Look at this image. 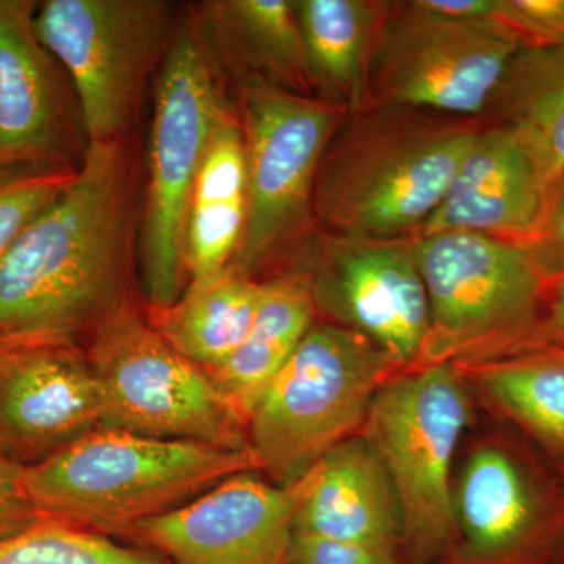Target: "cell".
Segmentation results:
<instances>
[{
  "label": "cell",
  "mask_w": 564,
  "mask_h": 564,
  "mask_svg": "<svg viewBox=\"0 0 564 564\" xmlns=\"http://www.w3.org/2000/svg\"><path fill=\"white\" fill-rule=\"evenodd\" d=\"M141 204L132 139L90 143L68 188L0 261V340L79 344L133 299Z\"/></svg>",
  "instance_id": "cell-1"
},
{
  "label": "cell",
  "mask_w": 564,
  "mask_h": 564,
  "mask_svg": "<svg viewBox=\"0 0 564 564\" xmlns=\"http://www.w3.org/2000/svg\"><path fill=\"white\" fill-rule=\"evenodd\" d=\"M480 131L477 118L411 107L347 111L315 177L317 231L351 239H414Z\"/></svg>",
  "instance_id": "cell-2"
},
{
  "label": "cell",
  "mask_w": 564,
  "mask_h": 564,
  "mask_svg": "<svg viewBox=\"0 0 564 564\" xmlns=\"http://www.w3.org/2000/svg\"><path fill=\"white\" fill-rule=\"evenodd\" d=\"M182 18L165 0H46L36 32L73 82L90 143L132 139Z\"/></svg>",
  "instance_id": "cell-10"
},
{
  "label": "cell",
  "mask_w": 564,
  "mask_h": 564,
  "mask_svg": "<svg viewBox=\"0 0 564 564\" xmlns=\"http://www.w3.org/2000/svg\"><path fill=\"white\" fill-rule=\"evenodd\" d=\"M456 367L497 422L524 437L564 478V348Z\"/></svg>",
  "instance_id": "cell-20"
},
{
  "label": "cell",
  "mask_w": 564,
  "mask_h": 564,
  "mask_svg": "<svg viewBox=\"0 0 564 564\" xmlns=\"http://www.w3.org/2000/svg\"><path fill=\"white\" fill-rule=\"evenodd\" d=\"M388 3L293 0L318 98L347 111L366 109L370 55Z\"/></svg>",
  "instance_id": "cell-25"
},
{
  "label": "cell",
  "mask_w": 564,
  "mask_h": 564,
  "mask_svg": "<svg viewBox=\"0 0 564 564\" xmlns=\"http://www.w3.org/2000/svg\"><path fill=\"white\" fill-rule=\"evenodd\" d=\"M0 564H170L150 549L63 522L36 519L0 538Z\"/></svg>",
  "instance_id": "cell-26"
},
{
  "label": "cell",
  "mask_w": 564,
  "mask_h": 564,
  "mask_svg": "<svg viewBox=\"0 0 564 564\" xmlns=\"http://www.w3.org/2000/svg\"><path fill=\"white\" fill-rule=\"evenodd\" d=\"M247 221V152L236 106L223 117L188 209L185 259L191 281L229 269Z\"/></svg>",
  "instance_id": "cell-22"
},
{
  "label": "cell",
  "mask_w": 564,
  "mask_h": 564,
  "mask_svg": "<svg viewBox=\"0 0 564 564\" xmlns=\"http://www.w3.org/2000/svg\"><path fill=\"white\" fill-rule=\"evenodd\" d=\"M261 295L262 281L226 269L188 282L169 306L143 307L152 328L174 350L212 373L242 345Z\"/></svg>",
  "instance_id": "cell-24"
},
{
  "label": "cell",
  "mask_w": 564,
  "mask_h": 564,
  "mask_svg": "<svg viewBox=\"0 0 564 564\" xmlns=\"http://www.w3.org/2000/svg\"><path fill=\"white\" fill-rule=\"evenodd\" d=\"M552 564H564V538L562 544H560L558 551H556L554 563Z\"/></svg>",
  "instance_id": "cell-33"
},
{
  "label": "cell",
  "mask_w": 564,
  "mask_h": 564,
  "mask_svg": "<svg viewBox=\"0 0 564 564\" xmlns=\"http://www.w3.org/2000/svg\"><path fill=\"white\" fill-rule=\"evenodd\" d=\"M223 85L315 95L293 0H207L188 9Z\"/></svg>",
  "instance_id": "cell-18"
},
{
  "label": "cell",
  "mask_w": 564,
  "mask_h": 564,
  "mask_svg": "<svg viewBox=\"0 0 564 564\" xmlns=\"http://www.w3.org/2000/svg\"><path fill=\"white\" fill-rule=\"evenodd\" d=\"M104 404L102 426L159 440L250 448L248 423L209 373L174 350L135 296L85 345Z\"/></svg>",
  "instance_id": "cell-9"
},
{
  "label": "cell",
  "mask_w": 564,
  "mask_h": 564,
  "mask_svg": "<svg viewBox=\"0 0 564 564\" xmlns=\"http://www.w3.org/2000/svg\"><path fill=\"white\" fill-rule=\"evenodd\" d=\"M497 20L525 44L564 46V0H497Z\"/></svg>",
  "instance_id": "cell-29"
},
{
  "label": "cell",
  "mask_w": 564,
  "mask_h": 564,
  "mask_svg": "<svg viewBox=\"0 0 564 564\" xmlns=\"http://www.w3.org/2000/svg\"><path fill=\"white\" fill-rule=\"evenodd\" d=\"M154 82L139 267L144 306L163 307L191 282L185 231L193 188L215 129L236 104L212 68L191 17L182 18Z\"/></svg>",
  "instance_id": "cell-4"
},
{
  "label": "cell",
  "mask_w": 564,
  "mask_h": 564,
  "mask_svg": "<svg viewBox=\"0 0 564 564\" xmlns=\"http://www.w3.org/2000/svg\"><path fill=\"white\" fill-rule=\"evenodd\" d=\"M315 318L306 274L288 270L262 281L261 302L250 332L231 358L209 373L247 423Z\"/></svg>",
  "instance_id": "cell-21"
},
{
  "label": "cell",
  "mask_w": 564,
  "mask_h": 564,
  "mask_svg": "<svg viewBox=\"0 0 564 564\" xmlns=\"http://www.w3.org/2000/svg\"><path fill=\"white\" fill-rule=\"evenodd\" d=\"M547 187L513 133L481 122L474 147L419 236L470 232L525 243L543 215Z\"/></svg>",
  "instance_id": "cell-17"
},
{
  "label": "cell",
  "mask_w": 564,
  "mask_h": 564,
  "mask_svg": "<svg viewBox=\"0 0 564 564\" xmlns=\"http://www.w3.org/2000/svg\"><path fill=\"white\" fill-rule=\"evenodd\" d=\"M513 133L551 185L564 174V46L527 44L508 62L480 117Z\"/></svg>",
  "instance_id": "cell-23"
},
{
  "label": "cell",
  "mask_w": 564,
  "mask_h": 564,
  "mask_svg": "<svg viewBox=\"0 0 564 564\" xmlns=\"http://www.w3.org/2000/svg\"><path fill=\"white\" fill-rule=\"evenodd\" d=\"M98 378L70 340H0V452L32 467L102 426Z\"/></svg>",
  "instance_id": "cell-16"
},
{
  "label": "cell",
  "mask_w": 564,
  "mask_h": 564,
  "mask_svg": "<svg viewBox=\"0 0 564 564\" xmlns=\"http://www.w3.org/2000/svg\"><path fill=\"white\" fill-rule=\"evenodd\" d=\"M452 488L455 538L434 564H552L564 478L503 423L470 437Z\"/></svg>",
  "instance_id": "cell-11"
},
{
  "label": "cell",
  "mask_w": 564,
  "mask_h": 564,
  "mask_svg": "<svg viewBox=\"0 0 564 564\" xmlns=\"http://www.w3.org/2000/svg\"><path fill=\"white\" fill-rule=\"evenodd\" d=\"M22 467L0 452V538L36 521L21 488Z\"/></svg>",
  "instance_id": "cell-31"
},
{
  "label": "cell",
  "mask_w": 564,
  "mask_h": 564,
  "mask_svg": "<svg viewBox=\"0 0 564 564\" xmlns=\"http://www.w3.org/2000/svg\"><path fill=\"white\" fill-rule=\"evenodd\" d=\"M295 534L334 543L402 547V518L391 478L362 433L321 459L317 481L296 514Z\"/></svg>",
  "instance_id": "cell-19"
},
{
  "label": "cell",
  "mask_w": 564,
  "mask_h": 564,
  "mask_svg": "<svg viewBox=\"0 0 564 564\" xmlns=\"http://www.w3.org/2000/svg\"><path fill=\"white\" fill-rule=\"evenodd\" d=\"M362 334L315 322L248 422L261 473L292 484L361 433L378 389L402 372Z\"/></svg>",
  "instance_id": "cell-8"
},
{
  "label": "cell",
  "mask_w": 564,
  "mask_h": 564,
  "mask_svg": "<svg viewBox=\"0 0 564 564\" xmlns=\"http://www.w3.org/2000/svg\"><path fill=\"white\" fill-rule=\"evenodd\" d=\"M234 95L247 152V221L229 269L263 281L291 269L317 232L315 177L347 110L267 87Z\"/></svg>",
  "instance_id": "cell-7"
},
{
  "label": "cell",
  "mask_w": 564,
  "mask_h": 564,
  "mask_svg": "<svg viewBox=\"0 0 564 564\" xmlns=\"http://www.w3.org/2000/svg\"><path fill=\"white\" fill-rule=\"evenodd\" d=\"M285 564H408V560L402 547L334 543L295 534Z\"/></svg>",
  "instance_id": "cell-30"
},
{
  "label": "cell",
  "mask_w": 564,
  "mask_h": 564,
  "mask_svg": "<svg viewBox=\"0 0 564 564\" xmlns=\"http://www.w3.org/2000/svg\"><path fill=\"white\" fill-rule=\"evenodd\" d=\"M527 46L496 18H459L422 0L389 2L370 55L367 107L400 106L477 118L511 57Z\"/></svg>",
  "instance_id": "cell-12"
},
{
  "label": "cell",
  "mask_w": 564,
  "mask_h": 564,
  "mask_svg": "<svg viewBox=\"0 0 564 564\" xmlns=\"http://www.w3.org/2000/svg\"><path fill=\"white\" fill-rule=\"evenodd\" d=\"M540 348H564V280L552 289L551 299L527 351Z\"/></svg>",
  "instance_id": "cell-32"
},
{
  "label": "cell",
  "mask_w": 564,
  "mask_h": 564,
  "mask_svg": "<svg viewBox=\"0 0 564 564\" xmlns=\"http://www.w3.org/2000/svg\"><path fill=\"white\" fill-rule=\"evenodd\" d=\"M289 270L306 274L317 315L362 334L400 369L417 367L432 318L413 239L317 231Z\"/></svg>",
  "instance_id": "cell-13"
},
{
  "label": "cell",
  "mask_w": 564,
  "mask_h": 564,
  "mask_svg": "<svg viewBox=\"0 0 564 564\" xmlns=\"http://www.w3.org/2000/svg\"><path fill=\"white\" fill-rule=\"evenodd\" d=\"M318 474L321 462L285 485L259 473L232 475L176 510L141 522L126 541L170 564H285L296 514Z\"/></svg>",
  "instance_id": "cell-14"
},
{
  "label": "cell",
  "mask_w": 564,
  "mask_h": 564,
  "mask_svg": "<svg viewBox=\"0 0 564 564\" xmlns=\"http://www.w3.org/2000/svg\"><path fill=\"white\" fill-rule=\"evenodd\" d=\"M522 247L554 288L564 280V174L549 185L541 220Z\"/></svg>",
  "instance_id": "cell-28"
},
{
  "label": "cell",
  "mask_w": 564,
  "mask_h": 564,
  "mask_svg": "<svg viewBox=\"0 0 564 564\" xmlns=\"http://www.w3.org/2000/svg\"><path fill=\"white\" fill-rule=\"evenodd\" d=\"M76 173L0 165V261L29 225L61 198Z\"/></svg>",
  "instance_id": "cell-27"
},
{
  "label": "cell",
  "mask_w": 564,
  "mask_h": 564,
  "mask_svg": "<svg viewBox=\"0 0 564 564\" xmlns=\"http://www.w3.org/2000/svg\"><path fill=\"white\" fill-rule=\"evenodd\" d=\"M243 473H261L251 447L231 451L99 426L46 462L22 467L21 488L35 519L128 540L141 522Z\"/></svg>",
  "instance_id": "cell-3"
},
{
  "label": "cell",
  "mask_w": 564,
  "mask_h": 564,
  "mask_svg": "<svg viewBox=\"0 0 564 564\" xmlns=\"http://www.w3.org/2000/svg\"><path fill=\"white\" fill-rule=\"evenodd\" d=\"M462 370L430 364L393 375L375 395L361 433L391 478L408 564H434L455 538V459L474 423Z\"/></svg>",
  "instance_id": "cell-5"
},
{
  "label": "cell",
  "mask_w": 564,
  "mask_h": 564,
  "mask_svg": "<svg viewBox=\"0 0 564 564\" xmlns=\"http://www.w3.org/2000/svg\"><path fill=\"white\" fill-rule=\"evenodd\" d=\"M36 9L0 0V165L77 173L90 139L68 73L36 32Z\"/></svg>",
  "instance_id": "cell-15"
},
{
  "label": "cell",
  "mask_w": 564,
  "mask_h": 564,
  "mask_svg": "<svg viewBox=\"0 0 564 564\" xmlns=\"http://www.w3.org/2000/svg\"><path fill=\"white\" fill-rule=\"evenodd\" d=\"M413 252L432 318L417 367L463 366L529 350L554 285L521 243L437 232L414 237Z\"/></svg>",
  "instance_id": "cell-6"
}]
</instances>
